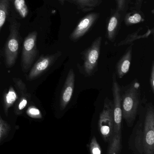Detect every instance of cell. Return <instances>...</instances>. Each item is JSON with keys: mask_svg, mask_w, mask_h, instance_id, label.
<instances>
[{"mask_svg": "<svg viewBox=\"0 0 154 154\" xmlns=\"http://www.w3.org/2000/svg\"><path fill=\"white\" fill-rule=\"evenodd\" d=\"M123 119L128 127L133 126L141 106V84L137 79L120 87Z\"/></svg>", "mask_w": 154, "mask_h": 154, "instance_id": "obj_1", "label": "cell"}, {"mask_svg": "<svg viewBox=\"0 0 154 154\" xmlns=\"http://www.w3.org/2000/svg\"><path fill=\"white\" fill-rule=\"evenodd\" d=\"M102 40L101 36L98 37L89 47L80 53L83 64H78L77 67L80 74L84 76H92L97 71Z\"/></svg>", "mask_w": 154, "mask_h": 154, "instance_id": "obj_2", "label": "cell"}, {"mask_svg": "<svg viewBox=\"0 0 154 154\" xmlns=\"http://www.w3.org/2000/svg\"><path fill=\"white\" fill-rule=\"evenodd\" d=\"M143 137L144 154H154V107L152 102L145 105Z\"/></svg>", "mask_w": 154, "mask_h": 154, "instance_id": "obj_3", "label": "cell"}, {"mask_svg": "<svg viewBox=\"0 0 154 154\" xmlns=\"http://www.w3.org/2000/svg\"><path fill=\"white\" fill-rule=\"evenodd\" d=\"M114 127L113 101L106 97L104 100L103 109L99 115L98 128L103 139L109 142Z\"/></svg>", "mask_w": 154, "mask_h": 154, "instance_id": "obj_4", "label": "cell"}, {"mask_svg": "<svg viewBox=\"0 0 154 154\" xmlns=\"http://www.w3.org/2000/svg\"><path fill=\"white\" fill-rule=\"evenodd\" d=\"M20 24L13 22L10 25V34L5 47V64L7 68L13 66L16 62L19 48Z\"/></svg>", "mask_w": 154, "mask_h": 154, "instance_id": "obj_5", "label": "cell"}, {"mask_svg": "<svg viewBox=\"0 0 154 154\" xmlns=\"http://www.w3.org/2000/svg\"><path fill=\"white\" fill-rule=\"evenodd\" d=\"M37 32L33 31L29 33L24 39L22 51L21 65L22 69L26 73L34 62L38 54L36 41Z\"/></svg>", "mask_w": 154, "mask_h": 154, "instance_id": "obj_6", "label": "cell"}, {"mask_svg": "<svg viewBox=\"0 0 154 154\" xmlns=\"http://www.w3.org/2000/svg\"><path fill=\"white\" fill-rule=\"evenodd\" d=\"M61 55V51L51 55L42 56L32 68L27 76V79L31 81L39 78L48 70Z\"/></svg>", "mask_w": 154, "mask_h": 154, "instance_id": "obj_7", "label": "cell"}, {"mask_svg": "<svg viewBox=\"0 0 154 154\" xmlns=\"http://www.w3.org/2000/svg\"><path fill=\"white\" fill-rule=\"evenodd\" d=\"M99 17V14L91 13L83 17L71 33L70 39L74 42L80 39L90 29Z\"/></svg>", "mask_w": 154, "mask_h": 154, "instance_id": "obj_8", "label": "cell"}, {"mask_svg": "<svg viewBox=\"0 0 154 154\" xmlns=\"http://www.w3.org/2000/svg\"><path fill=\"white\" fill-rule=\"evenodd\" d=\"M75 74L73 69H70L65 80L60 97V107L64 110L71 100L75 88Z\"/></svg>", "mask_w": 154, "mask_h": 154, "instance_id": "obj_9", "label": "cell"}, {"mask_svg": "<svg viewBox=\"0 0 154 154\" xmlns=\"http://www.w3.org/2000/svg\"><path fill=\"white\" fill-rule=\"evenodd\" d=\"M133 45V43L130 44L116 65L115 73L118 79L123 78L129 71L132 59Z\"/></svg>", "mask_w": 154, "mask_h": 154, "instance_id": "obj_10", "label": "cell"}, {"mask_svg": "<svg viewBox=\"0 0 154 154\" xmlns=\"http://www.w3.org/2000/svg\"><path fill=\"white\" fill-rule=\"evenodd\" d=\"M119 23V14L117 12L109 19L107 26V38L113 42L116 37Z\"/></svg>", "mask_w": 154, "mask_h": 154, "instance_id": "obj_11", "label": "cell"}, {"mask_svg": "<svg viewBox=\"0 0 154 154\" xmlns=\"http://www.w3.org/2000/svg\"><path fill=\"white\" fill-rule=\"evenodd\" d=\"M143 123L141 119L137 121L134 128L135 135L134 145L137 153L144 154L143 137Z\"/></svg>", "mask_w": 154, "mask_h": 154, "instance_id": "obj_12", "label": "cell"}, {"mask_svg": "<svg viewBox=\"0 0 154 154\" xmlns=\"http://www.w3.org/2000/svg\"><path fill=\"white\" fill-rule=\"evenodd\" d=\"M18 99V94L13 87H10L3 95V109L6 116H8L9 109Z\"/></svg>", "mask_w": 154, "mask_h": 154, "instance_id": "obj_13", "label": "cell"}, {"mask_svg": "<svg viewBox=\"0 0 154 154\" xmlns=\"http://www.w3.org/2000/svg\"><path fill=\"white\" fill-rule=\"evenodd\" d=\"M142 29V28H139L137 31L129 34L125 39L118 43L116 46L120 47V46H124V45H130V44H133L134 42L137 40L146 38L149 37L151 34H153L154 32L153 29H149L145 34L140 35L139 34V32Z\"/></svg>", "mask_w": 154, "mask_h": 154, "instance_id": "obj_14", "label": "cell"}, {"mask_svg": "<svg viewBox=\"0 0 154 154\" xmlns=\"http://www.w3.org/2000/svg\"><path fill=\"white\" fill-rule=\"evenodd\" d=\"M30 99V94L27 92L21 94L20 97L14 107V113L17 115H21Z\"/></svg>", "mask_w": 154, "mask_h": 154, "instance_id": "obj_15", "label": "cell"}, {"mask_svg": "<svg viewBox=\"0 0 154 154\" xmlns=\"http://www.w3.org/2000/svg\"><path fill=\"white\" fill-rule=\"evenodd\" d=\"M78 7L84 11H88L97 6L100 0H72Z\"/></svg>", "mask_w": 154, "mask_h": 154, "instance_id": "obj_16", "label": "cell"}, {"mask_svg": "<svg viewBox=\"0 0 154 154\" xmlns=\"http://www.w3.org/2000/svg\"><path fill=\"white\" fill-rule=\"evenodd\" d=\"M10 0H0V31L8 14Z\"/></svg>", "mask_w": 154, "mask_h": 154, "instance_id": "obj_17", "label": "cell"}, {"mask_svg": "<svg viewBox=\"0 0 154 154\" xmlns=\"http://www.w3.org/2000/svg\"><path fill=\"white\" fill-rule=\"evenodd\" d=\"M144 20L142 14L137 12L129 13L125 17V23L127 26L134 25Z\"/></svg>", "mask_w": 154, "mask_h": 154, "instance_id": "obj_18", "label": "cell"}, {"mask_svg": "<svg viewBox=\"0 0 154 154\" xmlns=\"http://www.w3.org/2000/svg\"><path fill=\"white\" fill-rule=\"evenodd\" d=\"M14 4L20 16L22 18H25L29 13V9L25 0H14Z\"/></svg>", "mask_w": 154, "mask_h": 154, "instance_id": "obj_19", "label": "cell"}, {"mask_svg": "<svg viewBox=\"0 0 154 154\" xmlns=\"http://www.w3.org/2000/svg\"><path fill=\"white\" fill-rule=\"evenodd\" d=\"M10 130V125L2 119L0 115V143L7 135Z\"/></svg>", "mask_w": 154, "mask_h": 154, "instance_id": "obj_20", "label": "cell"}, {"mask_svg": "<svg viewBox=\"0 0 154 154\" xmlns=\"http://www.w3.org/2000/svg\"><path fill=\"white\" fill-rule=\"evenodd\" d=\"M26 114L32 118L35 119H41L42 116L41 112L38 108L33 106H30L26 109Z\"/></svg>", "mask_w": 154, "mask_h": 154, "instance_id": "obj_21", "label": "cell"}, {"mask_svg": "<svg viewBox=\"0 0 154 154\" xmlns=\"http://www.w3.org/2000/svg\"><path fill=\"white\" fill-rule=\"evenodd\" d=\"M90 154H101V148L95 136L92 137L90 141Z\"/></svg>", "mask_w": 154, "mask_h": 154, "instance_id": "obj_22", "label": "cell"}, {"mask_svg": "<svg viewBox=\"0 0 154 154\" xmlns=\"http://www.w3.org/2000/svg\"><path fill=\"white\" fill-rule=\"evenodd\" d=\"M13 79V82L14 83L15 87L21 94L27 92L26 85L22 80L20 79H16V78H14Z\"/></svg>", "mask_w": 154, "mask_h": 154, "instance_id": "obj_23", "label": "cell"}, {"mask_svg": "<svg viewBox=\"0 0 154 154\" xmlns=\"http://www.w3.org/2000/svg\"><path fill=\"white\" fill-rule=\"evenodd\" d=\"M150 87L152 90V92L154 93V62L152 61V68H151V73H150Z\"/></svg>", "mask_w": 154, "mask_h": 154, "instance_id": "obj_24", "label": "cell"}, {"mask_svg": "<svg viewBox=\"0 0 154 154\" xmlns=\"http://www.w3.org/2000/svg\"><path fill=\"white\" fill-rule=\"evenodd\" d=\"M118 11H123L125 7L126 0H116Z\"/></svg>", "mask_w": 154, "mask_h": 154, "instance_id": "obj_25", "label": "cell"}, {"mask_svg": "<svg viewBox=\"0 0 154 154\" xmlns=\"http://www.w3.org/2000/svg\"><path fill=\"white\" fill-rule=\"evenodd\" d=\"M143 1L144 0H136L135 7L137 9L139 10V9H141Z\"/></svg>", "mask_w": 154, "mask_h": 154, "instance_id": "obj_26", "label": "cell"}, {"mask_svg": "<svg viewBox=\"0 0 154 154\" xmlns=\"http://www.w3.org/2000/svg\"><path fill=\"white\" fill-rule=\"evenodd\" d=\"M66 1V0H59L60 2L62 5L64 4V2H65V1Z\"/></svg>", "mask_w": 154, "mask_h": 154, "instance_id": "obj_27", "label": "cell"}]
</instances>
